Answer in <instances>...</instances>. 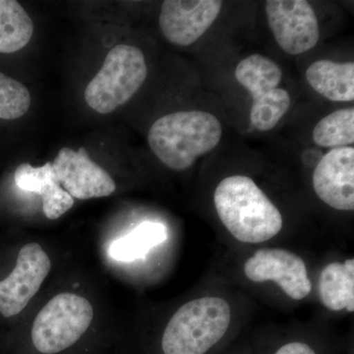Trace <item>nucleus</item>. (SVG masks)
<instances>
[{
	"label": "nucleus",
	"mask_w": 354,
	"mask_h": 354,
	"mask_svg": "<svg viewBox=\"0 0 354 354\" xmlns=\"http://www.w3.org/2000/svg\"><path fill=\"white\" fill-rule=\"evenodd\" d=\"M214 202L221 223L237 241L260 243L276 236L283 227L279 209L250 177L223 179Z\"/></svg>",
	"instance_id": "obj_1"
},
{
	"label": "nucleus",
	"mask_w": 354,
	"mask_h": 354,
	"mask_svg": "<svg viewBox=\"0 0 354 354\" xmlns=\"http://www.w3.org/2000/svg\"><path fill=\"white\" fill-rule=\"evenodd\" d=\"M223 127L213 114L201 111H178L162 116L148 135L151 150L174 171L189 169L198 158L220 143Z\"/></svg>",
	"instance_id": "obj_2"
},
{
	"label": "nucleus",
	"mask_w": 354,
	"mask_h": 354,
	"mask_svg": "<svg viewBox=\"0 0 354 354\" xmlns=\"http://www.w3.org/2000/svg\"><path fill=\"white\" fill-rule=\"evenodd\" d=\"M232 320L230 304L220 297H202L183 305L167 323L164 354H206L225 335Z\"/></svg>",
	"instance_id": "obj_3"
},
{
	"label": "nucleus",
	"mask_w": 354,
	"mask_h": 354,
	"mask_svg": "<svg viewBox=\"0 0 354 354\" xmlns=\"http://www.w3.org/2000/svg\"><path fill=\"white\" fill-rule=\"evenodd\" d=\"M147 65L141 50L118 44L104 58V64L85 90V101L101 114L113 113L127 104L146 80Z\"/></svg>",
	"instance_id": "obj_4"
},
{
	"label": "nucleus",
	"mask_w": 354,
	"mask_h": 354,
	"mask_svg": "<svg viewBox=\"0 0 354 354\" xmlns=\"http://www.w3.org/2000/svg\"><path fill=\"white\" fill-rule=\"evenodd\" d=\"M94 319V308L87 298L62 292L51 298L35 318L32 342L43 354H57L76 344Z\"/></svg>",
	"instance_id": "obj_5"
},
{
	"label": "nucleus",
	"mask_w": 354,
	"mask_h": 354,
	"mask_svg": "<svg viewBox=\"0 0 354 354\" xmlns=\"http://www.w3.org/2000/svg\"><path fill=\"white\" fill-rule=\"evenodd\" d=\"M50 268V257L39 243L23 246L15 267L0 281V315L12 318L20 314L38 293Z\"/></svg>",
	"instance_id": "obj_6"
},
{
	"label": "nucleus",
	"mask_w": 354,
	"mask_h": 354,
	"mask_svg": "<svg viewBox=\"0 0 354 354\" xmlns=\"http://www.w3.org/2000/svg\"><path fill=\"white\" fill-rule=\"evenodd\" d=\"M266 15L281 50L291 55L306 53L320 38L318 19L305 0H268Z\"/></svg>",
	"instance_id": "obj_7"
},
{
	"label": "nucleus",
	"mask_w": 354,
	"mask_h": 354,
	"mask_svg": "<svg viewBox=\"0 0 354 354\" xmlns=\"http://www.w3.org/2000/svg\"><path fill=\"white\" fill-rule=\"evenodd\" d=\"M53 167L58 183L75 199L108 197L116 189L113 177L91 160L84 147L78 151L60 149Z\"/></svg>",
	"instance_id": "obj_8"
},
{
	"label": "nucleus",
	"mask_w": 354,
	"mask_h": 354,
	"mask_svg": "<svg viewBox=\"0 0 354 354\" xmlns=\"http://www.w3.org/2000/svg\"><path fill=\"white\" fill-rule=\"evenodd\" d=\"M244 272L255 283L276 281L291 299H304L311 291L312 283L304 261L283 249L258 250L246 261Z\"/></svg>",
	"instance_id": "obj_9"
},
{
	"label": "nucleus",
	"mask_w": 354,
	"mask_h": 354,
	"mask_svg": "<svg viewBox=\"0 0 354 354\" xmlns=\"http://www.w3.org/2000/svg\"><path fill=\"white\" fill-rule=\"evenodd\" d=\"M221 7L218 0H165L158 18L160 31L176 46H190L208 31Z\"/></svg>",
	"instance_id": "obj_10"
},
{
	"label": "nucleus",
	"mask_w": 354,
	"mask_h": 354,
	"mask_svg": "<svg viewBox=\"0 0 354 354\" xmlns=\"http://www.w3.org/2000/svg\"><path fill=\"white\" fill-rule=\"evenodd\" d=\"M317 196L339 211L354 209V148L342 147L329 151L313 172Z\"/></svg>",
	"instance_id": "obj_11"
},
{
	"label": "nucleus",
	"mask_w": 354,
	"mask_h": 354,
	"mask_svg": "<svg viewBox=\"0 0 354 354\" xmlns=\"http://www.w3.org/2000/svg\"><path fill=\"white\" fill-rule=\"evenodd\" d=\"M16 185L21 190L41 196L44 216L57 220L74 206V198L58 183L53 162L34 167L24 162L18 165L14 174Z\"/></svg>",
	"instance_id": "obj_12"
},
{
	"label": "nucleus",
	"mask_w": 354,
	"mask_h": 354,
	"mask_svg": "<svg viewBox=\"0 0 354 354\" xmlns=\"http://www.w3.org/2000/svg\"><path fill=\"white\" fill-rule=\"evenodd\" d=\"M309 85L326 99L334 102L354 100V64H337L322 59L313 62L306 71Z\"/></svg>",
	"instance_id": "obj_13"
},
{
	"label": "nucleus",
	"mask_w": 354,
	"mask_h": 354,
	"mask_svg": "<svg viewBox=\"0 0 354 354\" xmlns=\"http://www.w3.org/2000/svg\"><path fill=\"white\" fill-rule=\"evenodd\" d=\"M319 295L332 311H354V259L326 266L319 278Z\"/></svg>",
	"instance_id": "obj_14"
},
{
	"label": "nucleus",
	"mask_w": 354,
	"mask_h": 354,
	"mask_svg": "<svg viewBox=\"0 0 354 354\" xmlns=\"http://www.w3.org/2000/svg\"><path fill=\"white\" fill-rule=\"evenodd\" d=\"M167 239V230L162 223L144 221L130 234L116 239L109 247V256L121 262H131Z\"/></svg>",
	"instance_id": "obj_15"
},
{
	"label": "nucleus",
	"mask_w": 354,
	"mask_h": 354,
	"mask_svg": "<svg viewBox=\"0 0 354 354\" xmlns=\"http://www.w3.org/2000/svg\"><path fill=\"white\" fill-rule=\"evenodd\" d=\"M34 24L15 0H0V53H13L31 41Z\"/></svg>",
	"instance_id": "obj_16"
},
{
	"label": "nucleus",
	"mask_w": 354,
	"mask_h": 354,
	"mask_svg": "<svg viewBox=\"0 0 354 354\" xmlns=\"http://www.w3.org/2000/svg\"><path fill=\"white\" fill-rule=\"evenodd\" d=\"M235 77L252 95L253 100L278 88L283 72L274 60L261 55H252L237 65Z\"/></svg>",
	"instance_id": "obj_17"
},
{
	"label": "nucleus",
	"mask_w": 354,
	"mask_h": 354,
	"mask_svg": "<svg viewBox=\"0 0 354 354\" xmlns=\"http://www.w3.org/2000/svg\"><path fill=\"white\" fill-rule=\"evenodd\" d=\"M313 140L322 148H342L354 143V109H342L325 116L313 130Z\"/></svg>",
	"instance_id": "obj_18"
},
{
	"label": "nucleus",
	"mask_w": 354,
	"mask_h": 354,
	"mask_svg": "<svg viewBox=\"0 0 354 354\" xmlns=\"http://www.w3.org/2000/svg\"><path fill=\"white\" fill-rule=\"evenodd\" d=\"M290 106V95L288 91L274 88L253 100L251 123L260 131H269L278 124Z\"/></svg>",
	"instance_id": "obj_19"
},
{
	"label": "nucleus",
	"mask_w": 354,
	"mask_h": 354,
	"mask_svg": "<svg viewBox=\"0 0 354 354\" xmlns=\"http://www.w3.org/2000/svg\"><path fill=\"white\" fill-rule=\"evenodd\" d=\"M29 90L11 77L0 72V120L22 118L31 106Z\"/></svg>",
	"instance_id": "obj_20"
},
{
	"label": "nucleus",
	"mask_w": 354,
	"mask_h": 354,
	"mask_svg": "<svg viewBox=\"0 0 354 354\" xmlns=\"http://www.w3.org/2000/svg\"><path fill=\"white\" fill-rule=\"evenodd\" d=\"M274 354H317L311 346L304 342H290L281 346Z\"/></svg>",
	"instance_id": "obj_21"
}]
</instances>
